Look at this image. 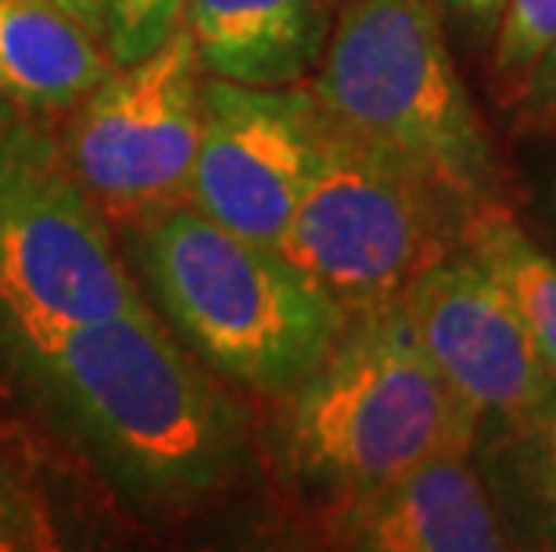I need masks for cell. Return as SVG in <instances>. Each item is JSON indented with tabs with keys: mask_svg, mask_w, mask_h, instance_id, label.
<instances>
[{
	"mask_svg": "<svg viewBox=\"0 0 556 552\" xmlns=\"http://www.w3.org/2000/svg\"><path fill=\"white\" fill-rule=\"evenodd\" d=\"M0 356L54 427L140 506H191L244 460V416L148 305L37 337Z\"/></svg>",
	"mask_w": 556,
	"mask_h": 552,
	"instance_id": "cell-1",
	"label": "cell"
},
{
	"mask_svg": "<svg viewBox=\"0 0 556 552\" xmlns=\"http://www.w3.org/2000/svg\"><path fill=\"white\" fill-rule=\"evenodd\" d=\"M283 402V466L324 510L438 455H470L481 431L478 413L428 359L402 298L349 312L327 356Z\"/></svg>",
	"mask_w": 556,
	"mask_h": 552,
	"instance_id": "cell-2",
	"label": "cell"
},
{
	"mask_svg": "<svg viewBox=\"0 0 556 552\" xmlns=\"http://www.w3.org/2000/svg\"><path fill=\"white\" fill-rule=\"evenodd\" d=\"M148 291L212 373L283 398L345 326L349 312L277 248L191 205L129 230Z\"/></svg>",
	"mask_w": 556,
	"mask_h": 552,
	"instance_id": "cell-3",
	"label": "cell"
},
{
	"mask_svg": "<svg viewBox=\"0 0 556 552\" xmlns=\"http://www.w3.org/2000/svg\"><path fill=\"white\" fill-rule=\"evenodd\" d=\"M305 90L334 126L459 202H500V155L456 73L438 0H349Z\"/></svg>",
	"mask_w": 556,
	"mask_h": 552,
	"instance_id": "cell-4",
	"label": "cell"
},
{
	"mask_svg": "<svg viewBox=\"0 0 556 552\" xmlns=\"http://www.w3.org/2000/svg\"><path fill=\"white\" fill-rule=\"evenodd\" d=\"M475 205L352 137L319 112L309 183L277 252L345 312L402 298L424 269L464 248Z\"/></svg>",
	"mask_w": 556,
	"mask_h": 552,
	"instance_id": "cell-5",
	"label": "cell"
},
{
	"mask_svg": "<svg viewBox=\"0 0 556 552\" xmlns=\"http://www.w3.org/2000/svg\"><path fill=\"white\" fill-rule=\"evenodd\" d=\"M140 291L65 147L0 101V337L137 309Z\"/></svg>",
	"mask_w": 556,
	"mask_h": 552,
	"instance_id": "cell-6",
	"label": "cell"
},
{
	"mask_svg": "<svg viewBox=\"0 0 556 552\" xmlns=\"http://www.w3.org/2000/svg\"><path fill=\"white\" fill-rule=\"evenodd\" d=\"M205 65L187 22L73 104L65 158L109 227L126 233L187 205Z\"/></svg>",
	"mask_w": 556,
	"mask_h": 552,
	"instance_id": "cell-7",
	"label": "cell"
},
{
	"mask_svg": "<svg viewBox=\"0 0 556 552\" xmlns=\"http://www.w3.org/2000/svg\"><path fill=\"white\" fill-rule=\"evenodd\" d=\"M319 104L299 87L201 84V123L187 205L241 238L277 248L309 183Z\"/></svg>",
	"mask_w": 556,
	"mask_h": 552,
	"instance_id": "cell-8",
	"label": "cell"
},
{
	"mask_svg": "<svg viewBox=\"0 0 556 552\" xmlns=\"http://www.w3.org/2000/svg\"><path fill=\"white\" fill-rule=\"evenodd\" d=\"M417 341L481 427L535 416L556 395L514 298L470 252L428 266L402 291Z\"/></svg>",
	"mask_w": 556,
	"mask_h": 552,
	"instance_id": "cell-9",
	"label": "cell"
},
{
	"mask_svg": "<svg viewBox=\"0 0 556 552\" xmlns=\"http://www.w3.org/2000/svg\"><path fill=\"white\" fill-rule=\"evenodd\" d=\"M327 538L363 552L517 549L470 455H438L366 496L330 506Z\"/></svg>",
	"mask_w": 556,
	"mask_h": 552,
	"instance_id": "cell-10",
	"label": "cell"
},
{
	"mask_svg": "<svg viewBox=\"0 0 556 552\" xmlns=\"http://www.w3.org/2000/svg\"><path fill=\"white\" fill-rule=\"evenodd\" d=\"M184 22L208 76L269 90L305 84L334 26L327 0H187Z\"/></svg>",
	"mask_w": 556,
	"mask_h": 552,
	"instance_id": "cell-11",
	"label": "cell"
},
{
	"mask_svg": "<svg viewBox=\"0 0 556 552\" xmlns=\"http://www.w3.org/2000/svg\"><path fill=\"white\" fill-rule=\"evenodd\" d=\"M112 68L109 47L54 0H0V101L73 108Z\"/></svg>",
	"mask_w": 556,
	"mask_h": 552,
	"instance_id": "cell-12",
	"label": "cell"
},
{
	"mask_svg": "<svg viewBox=\"0 0 556 552\" xmlns=\"http://www.w3.org/2000/svg\"><path fill=\"white\" fill-rule=\"evenodd\" d=\"M475 449L517 549H556V434L528 416L481 427Z\"/></svg>",
	"mask_w": 556,
	"mask_h": 552,
	"instance_id": "cell-13",
	"label": "cell"
},
{
	"mask_svg": "<svg viewBox=\"0 0 556 552\" xmlns=\"http://www.w3.org/2000/svg\"><path fill=\"white\" fill-rule=\"evenodd\" d=\"M464 252H470L514 298L556 384V258L542 252L517 216L500 202H484L467 216Z\"/></svg>",
	"mask_w": 556,
	"mask_h": 552,
	"instance_id": "cell-14",
	"label": "cell"
},
{
	"mask_svg": "<svg viewBox=\"0 0 556 552\" xmlns=\"http://www.w3.org/2000/svg\"><path fill=\"white\" fill-rule=\"evenodd\" d=\"M556 43V0H506L503 18L495 26L492 76L500 87V101L506 104L528 76V68Z\"/></svg>",
	"mask_w": 556,
	"mask_h": 552,
	"instance_id": "cell-15",
	"label": "cell"
},
{
	"mask_svg": "<svg viewBox=\"0 0 556 552\" xmlns=\"http://www.w3.org/2000/svg\"><path fill=\"white\" fill-rule=\"evenodd\" d=\"M187 0H109L104 11V47L112 65H129L169 40L184 22Z\"/></svg>",
	"mask_w": 556,
	"mask_h": 552,
	"instance_id": "cell-16",
	"label": "cell"
},
{
	"mask_svg": "<svg viewBox=\"0 0 556 552\" xmlns=\"http://www.w3.org/2000/svg\"><path fill=\"white\" fill-rule=\"evenodd\" d=\"M503 108L510 112L517 137L556 140V43L528 68V76L520 79V87Z\"/></svg>",
	"mask_w": 556,
	"mask_h": 552,
	"instance_id": "cell-17",
	"label": "cell"
},
{
	"mask_svg": "<svg viewBox=\"0 0 556 552\" xmlns=\"http://www.w3.org/2000/svg\"><path fill=\"white\" fill-rule=\"evenodd\" d=\"M438 4L470 33V40H492L506 0H438Z\"/></svg>",
	"mask_w": 556,
	"mask_h": 552,
	"instance_id": "cell-18",
	"label": "cell"
},
{
	"mask_svg": "<svg viewBox=\"0 0 556 552\" xmlns=\"http://www.w3.org/2000/svg\"><path fill=\"white\" fill-rule=\"evenodd\" d=\"M58 8L68 11L87 33H93L104 43V11H109V0H54Z\"/></svg>",
	"mask_w": 556,
	"mask_h": 552,
	"instance_id": "cell-19",
	"label": "cell"
},
{
	"mask_svg": "<svg viewBox=\"0 0 556 552\" xmlns=\"http://www.w3.org/2000/svg\"><path fill=\"white\" fill-rule=\"evenodd\" d=\"M525 420H528V416H525ZM531 420H539V424H542V427H549V431L556 434V395H553V398H549V402H546V406H542V409H539V413H535V416H531Z\"/></svg>",
	"mask_w": 556,
	"mask_h": 552,
	"instance_id": "cell-20",
	"label": "cell"
},
{
	"mask_svg": "<svg viewBox=\"0 0 556 552\" xmlns=\"http://www.w3.org/2000/svg\"><path fill=\"white\" fill-rule=\"evenodd\" d=\"M546 208H549L553 219H556V172L549 176V183H546Z\"/></svg>",
	"mask_w": 556,
	"mask_h": 552,
	"instance_id": "cell-21",
	"label": "cell"
}]
</instances>
